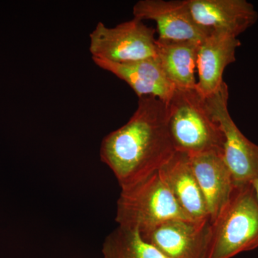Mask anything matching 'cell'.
Returning a JSON list of instances; mask_svg holds the SVG:
<instances>
[{"label": "cell", "mask_w": 258, "mask_h": 258, "mask_svg": "<svg viewBox=\"0 0 258 258\" xmlns=\"http://www.w3.org/2000/svg\"><path fill=\"white\" fill-rule=\"evenodd\" d=\"M175 153L167 106L153 96L139 98L128 121L106 136L100 149L102 162L113 171L121 189L158 172Z\"/></svg>", "instance_id": "obj_1"}, {"label": "cell", "mask_w": 258, "mask_h": 258, "mask_svg": "<svg viewBox=\"0 0 258 258\" xmlns=\"http://www.w3.org/2000/svg\"><path fill=\"white\" fill-rule=\"evenodd\" d=\"M258 247V202L252 184L235 185L207 234L205 258H232Z\"/></svg>", "instance_id": "obj_2"}, {"label": "cell", "mask_w": 258, "mask_h": 258, "mask_svg": "<svg viewBox=\"0 0 258 258\" xmlns=\"http://www.w3.org/2000/svg\"><path fill=\"white\" fill-rule=\"evenodd\" d=\"M168 123L176 152L188 156L223 152L224 137L220 125L196 88H175L166 104Z\"/></svg>", "instance_id": "obj_3"}, {"label": "cell", "mask_w": 258, "mask_h": 258, "mask_svg": "<svg viewBox=\"0 0 258 258\" xmlns=\"http://www.w3.org/2000/svg\"><path fill=\"white\" fill-rule=\"evenodd\" d=\"M171 220H191L157 172L122 188L115 222L119 227L144 234Z\"/></svg>", "instance_id": "obj_4"}, {"label": "cell", "mask_w": 258, "mask_h": 258, "mask_svg": "<svg viewBox=\"0 0 258 258\" xmlns=\"http://www.w3.org/2000/svg\"><path fill=\"white\" fill-rule=\"evenodd\" d=\"M156 30L134 18L113 28L99 22L89 35L92 59L116 62H135L156 57Z\"/></svg>", "instance_id": "obj_5"}, {"label": "cell", "mask_w": 258, "mask_h": 258, "mask_svg": "<svg viewBox=\"0 0 258 258\" xmlns=\"http://www.w3.org/2000/svg\"><path fill=\"white\" fill-rule=\"evenodd\" d=\"M205 99L223 134L222 157L235 185L251 184L258 178V146L249 141L232 120L228 110V86L224 82L218 91Z\"/></svg>", "instance_id": "obj_6"}, {"label": "cell", "mask_w": 258, "mask_h": 258, "mask_svg": "<svg viewBox=\"0 0 258 258\" xmlns=\"http://www.w3.org/2000/svg\"><path fill=\"white\" fill-rule=\"evenodd\" d=\"M133 14L142 21L155 22L157 39L163 41L200 43L209 35L195 22L188 0H140L134 5Z\"/></svg>", "instance_id": "obj_7"}, {"label": "cell", "mask_w": 258, "mask_h": 258, "mask_svg": "<svg viewBox=\"0 0 258 258\" xmlns=\"http://www.w3.org/2000/svg\"><path fill=\"white\" fill-rule=\"evenodd\" d=\"M195 22L209 34L237 37L258 20L254 5L246 0H188Z\"/></svg>", "instance_id": "obj_8"}, {"label": "cell", "mask_w": 258, "mask_h": 258, "mask_svg": "<svg viewBox=\"0 0 258 258\" xmlns=\"http://www.w3.org/2000/svg\"><path fill=\"white\" fill-rule=\"evenodd\" d=\"M209 224L171 220L141 235L166 258H205Z\"/></svg>", "instance_id": "obj_9"}, {"label": "cell", "mask_w": 258, "mask_h": 258, "mask_svg": "<svg viewBox=\"0 0 258 258\" xmlns=\"http://www.w3.org/2000/svg\"><path fill=\"white\" fill-rule=\"evenodd\" d=\"M241 45L237 37L221 32H211L199 45L196 88L208 97L221 87L225 70L236 61V52Z\"/></svg>", "instance_id": "obj_10"}, {"label": "cell", "mask_w": 258, "mask_h": 258, "mask_svg": "<svg viewBox=\"0 0 258 258\" xmlns=\"http://www.w3.org/2000/svg\"><path fill=\"white\" fill-rule=\"evenodd\" d=\"M93 60L100 69L126 83L139 98L155 97L167 104L175 91L156 57L125 63Z\"/></svg>", "instance_id": "obj_11"}, {"label": "cell", "mask_w": 258, "mask_h": 258, "mask_svg": "<svg viewBox=\"0 0 258 258\" xmlns=\"http://www.w3.org/2000/svg\"><path fill=\"white\" fill-rule=\"evenodd\" d=\"M158 173L179 206L194 221H210L206 202L187 154L176 152Z\"/></svg>", "instance_id": "obj_12"}, {"label": "cell", "mask_w": 258, "mask_h": 258, "mask_svg": "<svg viewBox=\"0 0 258 258\" xmlns=\"http://www.w3.org/2000/svg\"><path fill=\"white\" fill-rule=\"evenodd\" d=\"M189 159L194 174L206 202L210 222L213 221L235 188L232 174L221 152L203 153L191 156Z\"/></svg>", "instance_id": "obj_13"}, {"label": "cell", "mask_w": 258, "mask_h": 258, "mask_svg": "<svg viewBox=\"0 0 258 258\" xmlns=\"http://www.w3.org/2000/svg\"><path fill=\"white\" fill-rule=\"evenodd\" d=\"M200 43L190 41L156 42V57L175 88H196L197 61Z\"/></svg>", "instance_id": "obj_14"}, {"label": "cell", "mask_w": 258, "mask_h": 258, "mask_svg": "<svg viewBox=\"0 0 258 258\" xmlns=\"http://www.w3.org/2000/svg\"><path fill=\"white\" fill-rule=\"evenodd\" d=\"M104 258H166L137 230L118 226L103 243Z\"/></svg>", "instance_id": "obj_15"}, {"label": "cell", "mask_w": 258, "mask_h": 258, "mask_svg": "<svg viewBox=\"0 0 258 258\" xmlns=\"http://www.w3.org/2000/svg\"><path fill=\"white\" fill-rule=\"evenodd\" d=\"M251 184H252V188H253L254 195H255L256 199H257L258 202V178L254 180V181L251 183Z\"/></svg>", "instance_id": "obj_16"}]
</instances>
